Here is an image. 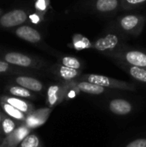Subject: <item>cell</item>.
<instances>
[{
    "mask_svg": "<svg viewBox=\"0 0 146 147\" xmlns=\"http://www.w3.org/2000/svg\"><path fill=\"white\" fill-rule=\"evenodd\" d=\"M145 24V17L139 14H125L119 16L113 23L112 28L123 35L136 37L139 35Z\"/></svg>",
    "mask_w": 146,
    "mask_h": 147,
    "instance_id": "obj_1",
    "label": "cell"
},
{
    "mask_svg": "<svg viewBox=\"0 0 146 147\" xmlns=\"http://www.w3.org/2000/svg\"><path fill=\"white\" fill-rule=\"evenodd\" d=\"M125 38V35L111 28L109 32L105 33L92 43L91 48L102 53L105 56H108L126 45Z\"/></svg>",
    "mask_w": 146,
    "mask_h": 147,
    "instance_id": "obj_2",
    "label": "cell"
},
{
    "mask_svg": "<svg viewBox=\"0 0 146 147\" xmlns=\"http://www.w3.org/2000/svg\"><path fill=\"white\" fill-rule=\"evenodd\" d=\"M107 57L114 62H121L133 66L146 68V52L125 45L120 49L108 54Z\"/></svg>",
    "mask_w": 146,
    "mask_h": 147,
    "instance_id": "obj_3",
    "label": "cell"
},
{
    "mask_svg": "<svg viewBox=\"0 0 146 147\" xmlns=\"http://www.w3.org/2000/svg\"><path fill=\"white\" fill-rule=\"evenodd\" d=\"M77 80L80 81H86L89 82L106 89H116L121 90H129V91H135L136 87L126 81L119 80L116 78H109L104 75L99 74H82L80 78Z\"/></svg>",
    "mask_w": 146,
    "mask_h": 147,
    "instance_id": "obj_4",
    "label": "cell"
},
{
    "mask_svg": "<svg viewBox=\"0 0 146 147\" xmlns=\"http://www.w3.org/2000/svg\"><path fill=\"white\" fill-rule=\"evenodd\" d=\"M69 86L67 83L59 82L52 84L48 86L46 90V104L48 108L54 109L59 105L62 102L66 100V95L68 92Z\"/></svg>",
    "mask_w": 146,
    "mask_h": 147,
    "instance_id": "obj_5",
    "label": "cell"
},
{
    "mask_svg": "<svg viewBox=\"0 0 146 147\" xmlns=\"http://www.w3.org/2000/svg\"><path fill=\"white\" fill-rule=\"evenodd\" d=\"M87 7L92 12L102 16L114 15L121 9L120 0H88Z\"/></svg>",
    "mask_w": 146,
    "mask_h": 147,
    "instance_id": "obj_6",
    "label": "cell"
},
{
    "mask_svg": "<svg viewBox=\"0 0 146 147\" xmlns=\"http://www.w3.org/2000/svg\"><path fill=\"white\" fill-rule=\"evenodd\" d=\"M4 61L10 65H14L23 68H40L43 65L42 62L37 61L26 54L15 52L6 53L4 56Z\"/></svg>",
    "mask_w": 146,
    "mask_h": 147,
    "instance_id": "obj_7",
    "label": "cell"
},
{
    "mask_svg": "<svg viewBox=\"0 0 146 147\" xmlns=\"http://www.w3.org/2000/svg\"><path fill=\"white\" fill-rule=\"evenodd\" d=\"M52 109H53L48 108V107L35 109L32 113L27 115L26 120L23 123L32 130L38 128L43 126L46 122Z\"/></svg>",
    "mask_w": 146,
    "mask_h": 147,
    "instance_id": "obj_8",
    "label": "cell"
},
{
    "mask_svg": "<svg viewBox=\"0 0 146 147\" xmlns=\"http://www.w3.org/2000/svg\"><path fill=\"white\" fill-rule=\"evenodd\" d=\"M30 134H32V129L28 127L24 123H22L13 133L4 137L0 145L3 147H18Z\"/></svg>",
    "mask_w": 146,
    "mask_h": 147,
    "instance_id": "obj_9",
    "label": "cell"
},
{
    "mask_svg": "<svg viewBox=\"0 0 146 147\" xmlns=\"http://www.w3.org/2000/svg\"><path fill=\"white\" fill-rule=\"evenodd\" d=\"M50 70H51V72L57 78V79H59L60 82H63V83H68V82L77 80L83 74V71L72 69V68L65 66L59 63L53 65L50 68Z\"/></svg>",
    "mask_w": 146,
    "mask_h": 147,
    "instance_id": "obj_10",
    "label": "cell"
},
{
    "mask_svg": "<svg viewBox=\"0 0 146 147\" xmlns=\"http://www.w3.org/2000/svg\"><path fill=\"white\" fill-rule=\"evenodd\" d=\"M13 82L15 83V84L22 86L34 93H41L45 90L44 84L34 77L21 75L14 78Z\"/></svg>",
    "mask_w": 146,
    "mask_h": 147,
    "instance_id": "obj_11",
    "label": "cell"
},
{
    "mask_svg": "<svg viewBox=\"0 0 146 147\" xmlns=\"http://www.w3.org/2000/svg\"><path fill=\"white\" fill-rule=\"evenodd\" d=\"M28 16L24 10L15 9L4 14L0 19V24L5 28L15 27L25 22Z\"/></svg>",
    "mask_w": 146,
    "mask_h": 147,
    "instance_id": "obj_12",
    "label": "cell"
},
{
    "mask_svg": "<svg viewBox=\"0 0 146 147\" xmlns=\"http://www.w3.org/2000/svg\"><path fill=\"white\" fill-rule=\"evenodd\" d=\"M0 100L10 104L14 108H15L18 110H20L21 112L24 113L26 115H29L34 110H35L34 104H32L31 102H29L27 100L22 99V98L15 97L13 96H2L0 97Z\"/></svg>",
    "mask_w": 146,
    "mask_h": 147,
    "instance_id": "obj_13",
    "label": "cell"
},
{
    "mask_svg": "<svg viewBox=\"0 0 146 147\" xmlns=\"http://www.w3.org/2000/svg\"><path fill=\"white\" fill-rule=\"evenodd\" d=\"M71 85L75 87L79 92H83L90 95H102L106 92L107 89L102 87L100 85L80 80H74L71 82H68Z\"/></svg>",
    "mask_w": 146,
    "mask_h": 147,
    "instance_id": "obj_14",
    "label": "cell"
},
{
    "mask_svg": "<svg viewBox=\"0 0 146 147\" xmlns=\"http://www.w3.org/2000/svg\"><path fill=\"white\" fill-rule=\"evenodd\" d=\"M109 110L117 115H126L132 113L133 109V104L126 99L115 98L108 102Z\"/></svg>",
    "mask_w": 146,
    "mask_h": 147,
    "instance_id": "obj_15",
    "label": "cell"
},
{
    "mask_svg": "<svg viewBox=\"0 0 146 147\" xmlns=\"http://www.w3.org/2000/svg\"><path fill=\"white\" fill-rule=\"evenodd\" d=\"M15 34L19 38L31 43H39L42 39L41 34L39 31L28 25L19 27L15 30Z\"/></svg>",
    "mask_w": 146,
    "mask_h": 147,
    "instance_id": "obj_16",
    "label": "cell"
},
{
    "mask_svg": "<svg viewBox=\"0 0 146 147\" xmlns=\"http://www.w3.org/2000/svg\"><path fill=\"white\" fill-rule=\"evenodd\" d=\"M114 63L124 71H126L130 77H132L133 79L140 83L146 84V68L133 66L121 62H114Z\"/></svg>",
    "mask_w": 146,
    "mask_h": 147,
    "instance_id": "obj_17",
    "label": "cell"
},
{
    "mask_svg": "<svg viewBox=\"0 0 146 147\" xmlns=\"http://www.w3.org/2000/svg\"><path fill=\"white\" fill-rule=\"evenodd\" d=\"M0 108L2 109V111L4 113V115L10 117L11 119H13L20 123H23L25 121L27 115L24 113L18 110L17 109L11 106L10 104L0 100Z\"/></svg>",
    "mask_w": 146,
    "mask_h": 147,
    "instance_id": "obj_18",
    "label": "cell"
},
{
    "mask_svg": "<svg viewBox=\"0 0 146 147\" xmlns=\"http://www.w3.org/2000/svg\"><path fill=\"white\" fill-rule=\"evenodd\" d=\"M7 91L10 94V96L22 98V99H34L36 98V96L34 94V92H32L22 86L16 85V84H9L7 87Z\"/></svg>",
    "mask_w": 146,
    "mask_h": 147,
    "instance_id": "obj_19",
    "label": "cell"
},
{
    "mask_svg": "<svg viewBox=\"0 0 146 147\" xmlns=\"http://www.w3.org/2000/svg\"><path fill=\"white\" fill-rule=\"evenodd\" d=\"M59 64L79 71H83L84 69V63L83 60L78 59L77 57L71 56V55H61L59 58Z\"/></svg>",
    "mask_w": 146,
    "mask_h": 147,
    "instance_id": "obj_20",
    "label": "cell"
},
{
    "mask_svg": "<svg viewBox=\"0 0 146 147\" xmlns=\"http://www.w3.org/2000/svg\"><path fill=\"white\" fill-rule=\"evenodd\" d=\"M22 124L13 119H11L10 117L7 116L6 115H3V121H2V124H1V137L3 139L4 137H7L8 135H9L11 133H13L17 127L18 126Z\"/></svg>",
    "mask_w": 146,
    "mask_h": 147,
    "instance_id": "obj_21",
    "label": "cell"
},
{
    "mask_svg": "<svg viewBox=\"0 0 146 147\" xmlns=\"http://www.w3.org/2000/svg\"><path fill=\"white\" fill-rule=\"evenodd\" d=\"M18 147H42V144L38 135L35 134H30L24 140H22Z\"/></svg>",
    "mask_w": 146,
    "mask_h": 147,
    "instance_id": "obj_22",
    "label": "cell"
},
{
    "mask_svg": "<svg viewBox=\"0 0 146 147\" xmlns=\"http://www.w3.org/2000/svg\"><path fill=\"white\" fill-rule=\"evenodd\" d=\"M146 0H120V7L123 10H130L143 6Z\"/></svg>",
    "mask_w": 146,
    "mask_h": 147,
    "instance_id": "obj_23",
    "label": "cell"
},
{
    "mask_svg": "<svg viewBox=\"0 0 146 147\" xmlns=\"http://www.w3.org/2000/svg\"><path fill=\"white\" fill-rule=\"evenodd\" d=\"M125 147H146V139H137L127 144Z\"/></svg>",
    "mask_w": 146,
    "mask_h": 147,
    "instance_id": "obj_24",
    "label": "cell"
},
{
    "mask_svg": "<svg viewBox=\"0 0 146 147\" xmlns=\"http://www.w3.org/2000/svg\"><path fill=\"white\" fill-rule=\"evenodd\" d=\"M11 70V67L9 63L6 61H1L0 60V73H6Z\"/></svg>",
    "mask_w": 146,
    "mask_h": 147,
    "instance_id": "obj_25",
    "label": "cell"
},
{
    "mask_svg": "<svg viewBox=\"0 0 146 147\" xmlns=\"http://www.w3.org/2000/svg\"><path fill=\"white\" fill-rule=\"evenodd\" d=\"M4 115V113L3 111L0 110V134H1V124H2V121H3V117ZM1 136V135H0Z\"/></svg>",
    "mask_w": 146,
    "mask_h": 147,
    "instance_id": "obj_26",
    "label": "cell"
},
{
    "mask_svg": "<svg viewBox=\"0 0 146 147\" xmlns=\"http://www.w3.org/2000/svg\"><path fill=\"white\" fill-rule=\"evenodd\" d=\"M2 140H3V138H2V137L0 136V143H1V141H2Z\"/></svg>",
    "mask_w": 146,
    "mask_h": 147,
    "instance_id": "obj_27",
    "label": "cell"
},
{
    "mask_svg": "<svg viewBox=\"0 0 146 147\" xmlns=\"http://www.w3.org/2000/svg\"><path fill=\"white\" fill-rule=\"evenodd\" d=\"M0 147H3V146H1V145H0Z\"/></svg>",
    "mask_w": 146,
    "mask_h": 147,
    "instance_id": "obj_28",
    "label": "cell"
}]
</instances>
